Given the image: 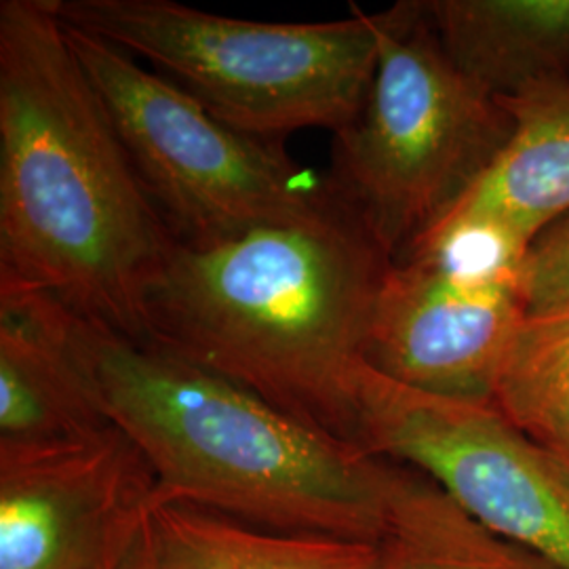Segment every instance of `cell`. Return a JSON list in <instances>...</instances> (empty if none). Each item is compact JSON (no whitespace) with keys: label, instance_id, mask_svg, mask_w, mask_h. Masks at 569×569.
Wrapping results in <instances>:
<instances>
[{"label":"cell","instance_id":"cell-1","mask_svg":"<svg viewBox=\"0 0 569 569\" xmlns=\"http://www.w3.org/2000/svg\"><path fill=\"white\" fill-rule=\"evenodd\" d=\"M178 243L74 56L56 0L0 2V287L146 342Z\"/></svg>","mask_w":569,"mask_h":569},{"label":"cell","instance_id":"cell-2","mask_svg":"<svg viewBox=\"0 0 569 569\" xmlns=\"http://www.w3.org/2000/svg\"><path fill=\"white\" fill-rule=\"evenodd\" d=\"M390 264L331 190L300 222L209 247L173 244L146 293V342L357 443L352 373Z\"/></svg>","mask_w":569,"mask_h":569},{"label":"cell","instance_id":"cell-3","mask_svg":"<svg viewBox=\"0 0 569 569\" xmlns=\"http://www.w3.org/2000/svg\"><path fill=\"white\" fill-rule=\"evenodd\" d=\"M61 340L157 493L258 528L378 545L395 462L56 300Z\"/></svg>","mask_w":569,"mask_h":569},{"label":"cell","instance_id":"cell-4","mask_svg":"<svg viewBox=\"0 0 569 569\" xmlns=\"http://www.w3.org/2000/svg\"><path fill=\"white\" fill-rule=\"evenodd\" d=\"M68 26L150 61L228 127L266 142L333 136L359 117L380 58V11L277 23L171 0H56Z\"/></svg>","mask_w":569,"mask_h":569},{"label":"cell","instance_id":"cell-5","mask_svg":"<svg viewBox=\"0 0 569 569\" xmlns=\"http://www.w3.org/2000/svg\"><path fill=\"white\" fill-rule=\"evenodd\" d=\"M498 98L443 51L420 0L380 11V58L359 117L333 136L327 178L387 249L403 256L509 142Z\"/></svg>","mask_w":569,"mask_h":569},{"label":"cell","instance_id":"cell-6","mask_svg":"<svg viewBox=\"0 0 569 569\" xmlns=\"http://www.w3.org/2000/svg\"><path fill=\"white\" fill-rule=\"evenodd\" d=\"M63 26L178 243H222L256 228L300 222L329 203V182L296 163L281 143L228 127L119 47Z\"/></svg>","mask_w":569,"mask_h":569},{"label":"cell","instance_id":"cell-7","mask_svg":"<svg viewBox=\"0 0 569 569\" xmlns=\"http://www.w3.org/2000/svg\"><path fill=\"white\" fill-rule=\"evenodd\" d=\"M531 247L496 220H439L388 268L363 361L406 387L491 403L512 336L528 315Z\"/></svg>","mask_w":569,"mask_h":569},{"label":"cell","instance_id":"cell-8","mask_svg":"<svg viewBox=\"0 0 569 569\" xmlns=\"http://www.w3.org/2000/svg\"><path fill=\"white\" fill-rule=\"evenodd\" d=\"M355 441L425 472L479 521L552 568L569 569V470L481 401L352 373Z\"/></svg>","mask_w":569,"mask_h":569},{"label":"cell","instance_id":"cell-9","mask_svg":"<svg viewBox=\"0 0 569 569\" xmlns=\"http://www.w3.org/2000/svg\"><path fill=\"white\" fill-rule=\"evenodd\" d=\"M154 489L112 425L72 443L0 446V569H117Z\"/></svg>","mask_w":569,"mask_h":569},{"label":"cell","instance_id":"cell-10","mask_svg":"<svg viewBox=\"0 0 569 569\" xmlns=\"http://www.w3.org/2000/svg\"><path fill=\"white\" fill-rule=\"evenodd\" d=\"M108 427L61 340L56 298L0 287V446H60Z\"/></svg>","mask_w":569,"mask_h":569},{"label":"cell","instance_id":"cell-11","mask_svg":"<svg viewBox=\"0 0 569 569\" xmlns=\"http://www.w3.org/2000/svg\"><path fill=\"white\" fill-rule=\"evenodd\" d=\"M117 569H385V563L373 542L258 528L154 491Z\"/></svg>","mask_w":569,"mask_h":569},{"label":"cell","instance_id":"cell-12","mask_svg":"<svg viewBox=\"0 0 569 569\" xmlns=\"http://www.w3.org/2000/svg\"><path fill=\"white\" fill-rule=\"evenodd\" d=\"M500 103L509 142L443 218H488L536 243L569 216V79L529 84Z\"/></svg>","mask_w":569,"mask_h":569},{"label":"cell","instance_id":"cell-13","mask_svg":"<svg viewBox=\"0 0 569 569\" xmlns=\"http://www.w3.org/2000/svg\"><path fill=\"white\" fill-rule=\"evenodd\" d=\"M451 63L493 98L569 79V0H420Z\"/></svg>","mask_w":569,"mask_h":569},{"label":"cell","instance_id":"cell-14","mask_svg":"<svg viewBox=\"0 0 569 569\" xmlns=\"http://www.w3.org/2000/svg\"><path fill=\"white\" fill-rule=\"evenodd\" d=\"M378 549L385 569H557L479 521L425 472L399 462Z\"/></svg>","mask_w":569,"mask_h":569},{"label":"cell","instance_id":"cell-15","mask_svg":"<svg viewBox=\"0 0 569 569\" xmlns=\"http://www.w3.org/2000/svg\"><path fill=\"white\" fill-rule=\"evenodd\" d=\"M491 406L540 446L569 437V308L523 317Z\"/></svg>","mask_w":569,"mask_h":569},{"label":"cell","instance_id":"cell-16","mask_svg":"<svg viewBox=\"0 0 569 569\" xmlns=\"http://www.w3.org/2000/svg\"><path fill=\"white\" fill-rule=\"evenodd\" d=\"M528 312L569 308V216L536 239L526 272Z\"/></svg>","mask_w":569,"mask_h":569},{"label":"cell","instance_id":"cell-17","mask_svg":"<svg viewBox=\"0 0 569 569\" xmlns=\"http://www.w3.org/2000/svg\"><path fill=\"white\" fill-rule=\"evenodd\" d=\"M542 448L549 449L550 453L569 470V437L557 439L552 443H545Z\"/></svg>","mask_w":569,"mask_h":569}]
</instances>
